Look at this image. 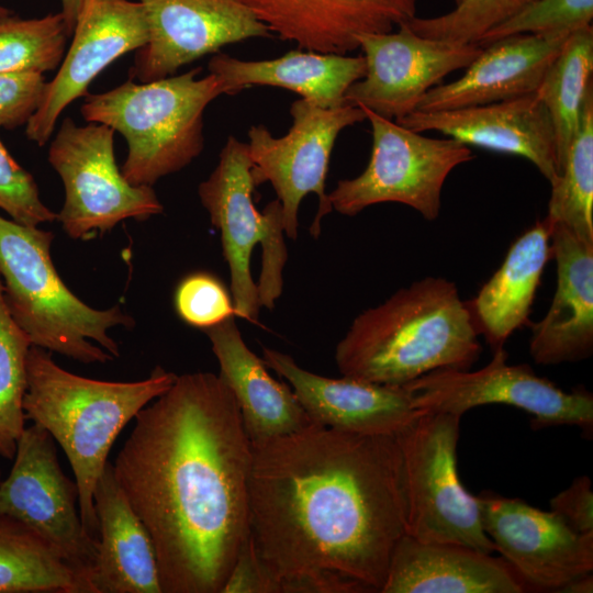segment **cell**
I'll use <instances>...</instances> for the list:
<instances>
[{
  "label": "cell",
  "instance_id": "74e56055",
  "mask_svg": "<svg viewBox=\"0 0 593 593\" xmlns=\"http://www.w3.org/2000/svg\"><path fill=\"white\" fill-rule=\"evenodd\" d=\"M550 508L578 533H593L591 479L588 475L575 478L567 489L550 500Z\"/></svg>",
  "mask_w": 593,
  "mask_h": 593
},
{
  "label": "cell",
  "instance_id": "1f68e13d",
  "mask_svg": "<svg viewBox=\"0 0 593 593\" xmlns=\"http://www.w3.org/2000/svg\"><path fill=\"white\" fill-rule=\"evenodd\" d=\"M32 344L12 317L0 277V456L13 459L25 428L23 399L26 360Z\"/></svg>",
  "mask_w": 593,
  "mask_h": 593
},
{
  "label": "cell",
  "instance_id": "f35d334b",
  "mask_svg": "<svg viewBox=\"0 0 593 593\" xmlns=\"http://www.w3.org/2000/svg\"><path fill=\"white\" fill-rule=\"evenodd\" d=\"M60 2H61L60 12L63 13L65 22H66L67 33L69 36H71L82 0H60Z\"/></svg>",
  "mask_w": 593,
  "mask_h": 593
},
{
  "label": "cell",
  "instance_id": "8d00e7d4",
  "mask_svg": "<svg viewBox=\"0 0 593 593\" xmlns=\"http://www.w3.org/2000/svg\"><path fill=\"white\" fill-rule=\"evenodd\" d=\"M43 74H0V128L26 125L42 99Z\"/></svg>",
  "mask_w": 593,
  "mask_h": 593
},
{
  "label": "cell",
  "instance_id": "836d02e7",
  "mask_svg": "<svg viewBox=\"0 0 593 593\" xmlns=\"http://www.w3.org/2000/svg\"><path fill=\"white\" fill-rule=\"evenodd\" d=\"M592 19L593 0H535L484 33L477 44L517 34H571L592 25Z\"/></svg>",
  "mask_w": 593,
  "mask_h": 593
},
{
  "label": "cell",
  "instance_id": "5bb4252c",
  "mask_svg": "<svg viewBox=\"0 0 593 593\" xmlns=\"http://www.w3.org/2000/svg\"><path fill=\"white\" fill-rule=\"evenodd\" d=\"M396 27L395 32L357 37L366 71L345 94V104L395 121L414 112L429 89L448 74L466 68L482 49L473 43L421 36L404 22Z\"/></svg>",
  "mask_w": 593,
  "mask_h": 593
},
{
  "label": "cell",
  "instance_id": "2e32d148",
  "mask_svg": "<svg viewBox=\"0 0 593 593\" xmlns=\"http://www.w3.org/2000/svg\"><path fill=\"white\" fill-rule=\"evenodd\" d=\"M148 36L147 16L137 0H82L71 44L25 125L26 137L44 146L63 111L88 94V87L103 69L143 47Z\"/></svg>",
  "mask_w": 593,
  "mask_h": 593
},
{
  "label": "cell",
  "instance_id": "f1b7e54d",
  "mask_svg": "<svg viewBox=\"0 0 593 593\" xmlns=\"http://www.w3.org/2000/svg\"><path fill=\"white\" fill-rule=\"evenodd\" d=\"M592 75L593 27L589 25L569 35L535 92L552 123L559 170L593 94Z\"/></svg>",
  "mask_w": 593,
  "mask_h": 593
},
{
  "label": "cell",
  "instance_id": "ab89813d",
  "mask_svg": "<svg viewBox=\"0 0 593 593\" xmlns=\"http://www.w3.org/2000/svg\"><path fill=\"white\" fill-rule=\"evenodd\" d=\"M559 592L563 593H592L593 575L592 572L582 574L567 583Z\"/></svg>",
  "mask_w": 593,
  "mask_h": 593
},
{
  "label": "cell",
  "instance_id": "7c38bea8",
  "mask_svg": "<svg viewBox=\"0 0 593 593\" xmlns=\"http://www.w3.org/2000/svg\"><path fill=\"white\" fill-rule=\"evenodd\" d=\"M504 348L479 370L437 369L405 384L418 412L462 416L488 404L515 406L533 415L535 428L570 425L593 432V395L563 391L528 365H507Z\"/></svg>",
  "mask_w": 593,
  "mask_h": 593
},
{
  "label": "cell",
  "instance_id": "cb8c5ba5",
  "mask_svg": "<svg viewBox=\"0 0 593 593\" xmlns=\"http://www.w3.org/2000/svg\"><path fill=\"white\" fill-rule=\"evenodd\" d=\"M220 365V378L238 405L251 444L299 432L313 422L291 387L272 378L244 342L235 316L204 329Z\"/></svg>",
  "mask_w": 593,
  "mask_h": 593
},
{
  "label": "cell",
  "instance_id": "ba28073f",
  "mask_svg": "<svg viewBox=\"0 0 593 593\" xmlns=\"http://www.w3.org/2000/svg\"><path fill=\"white\" fill-rule=\"evenodd\" d=\"M460 416L421 412L396 434L407 500L406 534L427 542H451L495 551L485 534L477 496L457 468Z\"/></svg>",
  "mask_w": 593,
  "mask_h": 593
},
{
  "label": "cell",
  "instance_id": "3957f363",
  "mask_svg": "<svg viewBox=\"0 0 593 593\" xmlns=\"http://www.w3.org/2000/svg\"><path fill=\"white\" fill-rule=\"evenodd\" d=\"M478 335L457 286L427 277L360 313L335 360L343 376L405 385L437 369H470L481 354Z\"/></svg>",
  "mask_w": 593,
  "mask_h": 593
},
{
  "label": "cell",
  "instance_id": "4316f807",
  "mask_svg": "<svg viewBox=\"0 0 593 593\" xmlns=\"http://www.w3.org/2000/svg\"><path fill=\"white\" fill-rule=\"evenodd\" d=\"M551 225L544 219L510 247L503 264L467 303L478 334L492 351L528 322L550 250Z\"/></svg>",
  "mask_w": 593,
  "mask_h": 593
},
{
  "label": "cell",
  "instance_id": "30bf717a",
  "mask_svg": "<svg viewBox=\"0 0 593 593\" xmlns=\"http://www.w3.org/2000/svg\"><path fill=\"white\" fill-rule=\"evenodd\" d=\"M88 123L64 119L48 148V161L65 192L56 220L75 239L110 231L126 219L146 220L164 211L150 186L131 184L122 175L114 157L115 131Z\"/></svg>",
  "mask_w": 593,
  "mask_h": 593
},
{
  "label": "cell",
  "instance_id": "4fadbf2b",
  "mask_svg": "<svg viewBox=\"0 0 593 593\" xmlns=\"http://www.w3.org/2000/svg\"><path fill=\"white\" fill-rule=\"evenodd\" d=\"M77 504V484L64 474L54 438L36 424L25 427L16 443L12 469L0 481V514L42 538L91 588L98 538L86 530Z\"/></svg>",
  "mask_w": 593,
  "mask_h": 593
},
{
  "label": "cell",
  "instance_id": "ffe728a7",
  "mask_svg": "<svg viewBox=\"0 0 593 593\" xmlns=\"http://www.w3.org/2000/svg\"><path fill=\"white\" fill-rule=\"evenodd\" d=\"M280 40L310 52L358 48L357 37L385 33L415 16L417 0H237Z\"/></svg>",
  "mask_w": 593,
  "mask_h": 593
},
{
  "label": "cell",
  "instance_id": "7a4b0ae2",
  "mask_svg": "<svg viewBox=\"0 0 593 593\" xmlns=\"http://www.w3.org/2000/svg\"><path fill=\"white\" fill-rule=\"evenodd\" d=\"M250 463L220 376H177L137 413L113 469L152 538L161 593L223 592L249 537Z\"/></svg>",
  "mask_w": 593,
  "mask_h": 593
},
{
  "label": "cell",
  "instance_id": "e0dca14e",
  "mask_svg": "<svg viewBox=\"0 0 593 593\" xmlns=\"http://www.w3.org/2000/svg\"><path fill=\"white\" fill-rule=\"evenodd\" d=\"M137 1L145 10L149 36L130 69L134 81L163 79L225 45L272 36L237 0Z\"/></svg>",
  "mask_w": 593,
  "mask_h": 593
},
{
  "label": "cell",
  "instance_id": "ac0fdd59",
  "mask_svg": "<svg viewBox=\"0 0 593 593\" xmlns=\"http://www.w3.org/2000/svg\"><path fill=\"white\" fill-rule=\"evenodd\" d=\"M396 123L416 132L434 131L467 146L528 159L553 182L559 161L549 113L536 96L440 111H414Z\"/></svg>",
  "mask_w": 593,
  "mask_h": 593
},
{
  "label": "cell",
  "instance_id": "7402d4cb",
  "mask_svg": "<svg viewBox=\"0 0 593 593\" xmlns=\"http://www.w3.org/2000/svg\"><path fill=\"white\" fill-rule=\"evenodd\" d=\"M557 288L545 317L533 325L529 351L536 363L558 365L593 351V244L562 225L551 226Z\"/></svg>",
  "mask_w": 593,
  "mask_h": 593
},
{
  "label": "cell",
  "instance_id": "9a60e30c",
  "mask_svg": "<svg viewBox=\"0 0 593 593\" xmlns=\"http://www.w3.org/2000/svg\"><path fill=\"white\" fill-rule=\"evenodd\" d=\"M477 496L482 527L528 591L559 592L593 571V533L574 530L559 514L492 492Z\"/></svg>",
  "mask_w": 593,
  "mask_h": 593
},
{
  "label": "cell",
  "instance_id": "6da1fadb",
  "mask_svg": "<svg viewBox=\"0 0 593 593\" xmlns=\"http://www.w3.org/2000/svg\"><path fill=\"white\" fill-rule=\"evenodd\" d=\"M248 502L271 593H381L406 534L398 437L312 423L251 444Z\"/></svg>",
  "mask_w": 593,
  "mask_h": 593
},
{
  "label": "cell",
  "instance_id": "4dcf8cb0",
  "mask_svg": "<svg viewBox=\"0 0 593 593\" xmlns=\"http://www.w3.org/2000/svg\"><path fill=\"white\" fill-rule=\"evenodd\" d=\"M69 35L61 12L37 19L0 16V74H43L59 67Z\"/></svg>",
  "mask_w": 593,
  "mask_h": 593
},
{
  "label": "cell",
  "instance_id": "d4e9b609",
  "mask_svg": "<svg viewBox=\"0 0 593 593\" xmlns=\"http://www.w3.org/2000/svg\"><path fill=\"white\" fill-rule=\"evenodd\" d=\"M98 548L93 593H161L152 538L107 462L93 492Z\"/></svg>",
  "mask_w": 593,
  "mask_h": 593
},
{
  "label": "cell",
  "instance_id": "d6a6232c",
  "mask_svg": "<svg viewBox=\"0 0 593 593\" xmlns=\"http://www.w3.org/2000/svg\"><path fill=\"white\" fill-rule=\"evenodd\" d=\"M535 0H461L451 11L433 18L413 16L404 23L421 36L477 44L495 25Z\"/></svg>",
  "mask_w": 593,
  "mask_h": 593
},
{
  "label": "cell",
  "instance_id": "60d3db41",
  "mask_svg": "<svg viewBox=\"0 0 593 593\" xmlns=\"http://www.w3.org/2000/svg\"><path fill=\"white\" fill-rule=\"evenodd\" d=\"M9 14H11V11L9 9L0 5V16H5V15H9Z\"/></svg>",
  "mask_w": 593,
  "mask_h": 593
},
{
  "label": "cell",
  "instance_id": "7bdbcfd3",
  "mask_svg": "<svg viewBox=\"0 0 593 593\" xmlns=\"http://www.w3.org/2000/svg\"><path fill=\"white\" fill-rule=\"evenodd\" d=\"M0 481H1V470H0Z\"/></svg>",
  "mask_w": 593,
  "mask_h": 593
},
{
  "label": "cell",
  "instance_id": "5b68a950",
  "mask_svg": "<svg viewBox=\"0 0 593 593\" xmlns=\"http://www.w3.org/2000/svg\"><path fill=\"white\" fill-rule=\"evenodd\" d=\"M195 67L148 82L128 79L100 93L87 94L81 115L121 133L127 154L121 172L134 186H153L197 158L204 146L203 114L219 96L222 81Z\"/></svg>",
  "mask_w": 593,
  "mask_h": 593
},
{
  "label": "cell",
  "instance_id": "52a82bcc",
  "mask_svg": "<svg viewBox=\"0 0 593 593\" xmlns=\"http://www.w3.org/2000/svg\"><path fill=\"white\" fill-rule=\"evenodd\" d=\"M253 167L248 144L231 135L198 194L221 232L235 316L257 323L260 307L272 309L281 295L287 250L280 201L262 212L254 204Z\"/></svg>",
  "mask_w": 593,
  "mask_h": 593
},
{
  "label": "cell",
  "instance_id": "f546056e",
  "mask_svg": "<svg viewBox=\"0 0 593 593\" xmlns=\"http://www.w3.org/2000/svg\"><path fill=\"white\" fill-rule=\"evenodd\" d=\"M551 186L546 221L593 244V94Z\"/></svg>",
  "mask_w": 593,
  "mask_h": 593
},
{
  "label": "cell",
  "instance_id": "277c9868",
  "mask_svg": "<svg viewBox=\"0 0 593 593\" xmlns=\"http://www.w3.org/2000/svg\"><path fill=\"white\" fill-rule=\"evenodd\" d=\"M177 376L156 367L135 382L94 380L59 367L46 349L32 345L26 360L23 410L63 448L75 475L86 530L98 538L93 492L113 443L125 425L166 392Z\"/></svg>",
  "mask_w": 593,
  "mask_h": 593
},
{
  "label": "cell",
  "instance_id": "9c48e42d",
  "mask_svg": "<svg viewBox=\"0 0 593 593\" xmlns=\"http://www.w3.org/2000/svg\"><path fill=\"white\" fill-rule=\"evenodd\" d=\"M360 108L372 130L370 160L356 178L338 181L328 194L332 209L354 216L373 204L398 202L436 220L443 186L454 168L473 159L470 147L450 137H427Z\"/></svg>",
  "mask_w": 593,
  "mask_h": 593
},
{
  "label": "cell",
  "instance_id": "d6986e66",
  "mask_svg": "<svg viewBox=\"0 0 593 593\" xmlns=\"http://www.w3.org/2000/svg\"><path fill=\"white\" fill-rule=\"evenodd\" d=\"M262 354L266 366L289 382L313 423L361 435H396L421 413L405 385L328 378L301 368L281 351L264 347Z\"/></svg>",
  "mask_w": 593,
  "mask_h": 593
},
{
  "label": "cell",
  "instance_id": "8992f818",
  "mask_svg": "<svg viewBox=\"0 0 593 593\" xmlns=\"http://www.w3.org/2000/svg\"><path fill=\"white\" fill-rule=\"evenodd\" d=\"M52 232L0 215V277L7 305L32 345L74 360L107 362L120 356L108 329L131 327L119 306L97 310L78 299L51 257Z\"/></svg>",
  "mask_w": 593,
  "mask_h": 593
},
{
  "label": "cell",
  "instance_id": "83f0119b",
  "mask_svg": "<svg viewBox=\"0 0 593 593\" xmlns=\"http://www.w3.org/2000/svg\"><path fill=\"white\" fill-rule=\"evenodd\" d=\"M0 593H92L48 544L0 514Z\"/></svg>",
  "mask_w": 593,
  "mask_h": 593
},
{
  "label": "cell",
  "instance_id": "44dd1931",
  "mask_svg": "<svg viewBox=\"0 0 593 593\" xmlns=\"http://www.w3.org/2000/svg\"><path fill=\"white\" fill-rule=\"evenodd\" d=\"M570 34H517L491 42L458 79L439 83L415 111L481 105L532 94Z\"/></svg>",
  "mask_w": 593,
  "mask_h": 593
},
{
  "label": "cell",
  "instance_id": "e575fe53",
  "mask_svg": "<svg viewBox=\"0 0 593 593\" xmlns=\"http://www.w3.org/2000/svg\"><path fill=\"white\" fill-rule=\"evenodd\" d=\"M175 310L187 324L206 329L235 316L233 300L223 283L208 272L184 277L175 291Z\"/></svg>",
  "mask_w": 593,
  "mask_h": 593
},
{
  "label": "cell",
  "instance_id": "603a6c76",
  "mask_svg": "<svg viewBox=\"0 0 593 593\" xmlns=\"http://www.w3.org/2000/svg\"><path fill=\"white\" fill-rule=\"evenodd\" d=\"M526 584L502 557L451 542L398 541L381 593H523Z\"/></svg>",
  "mask_w": 593,
  "mask_h": 593
},
{
  "label": "cell",
  "instance_id": "d590c367",
  "mask_svg": "<svg viewBox=\"0 0 593 593\" xmlns=\"http://www.w3.org/2000/svg\"><path fill=\"white\" fill-rule=\"evenodd\" d=\"M0 209L27 226L56 220V214L42 202L33 176L16 163L1 141Z\"/></svg>",
  "mask_w": 593,
  "mask_h": 593
},
{
  "label": "cell",
  "instance_id": "8fae6325",
  "mask_svg": "<svg viewBox=\"0 0 593 593\" xmlns=\"http://www.w3.org/2000/svg\"><path fill=\"white\" fill-rule=\"evenodd\" d=\"M290 114L292 125L281 137H275L262 124L248 130L251 174L256 186L271 183L282 206L284 233L291 239L298 237L302 199L316 193L318 210L310 232L317 237L321 221L333 210L325 180L335 141L344 128L363 121L366 115L360 107L324 109L302 98L291 104Z\"/></svg>",
  "mask_w": 593,
  "mask_h": 593
},
{
  "label": "cell",
  "instance_id": "b9f144b4",
  "mask_svg": "<svg viewBox=\"0 0 593 593\" xmlns=\"http://www.w3.org/2000/svg\"><path fill=\"white\" fill-rule=\"evenodd\" d=\"M454 1H455L456 3H458V2L461 1V0H454Z\"/></svg>",
  "mask_w": 593,
  "mask_h": 593
},
{
  "label": "cell",
  "instance_id": "484cf974",
  "mask_svg": "<svg viewBox=\"0 0 593 593\" xmlns=\"http://www.w3.org/2000/svg\"><path fill=\"white\" fill-rule=\"evenodd\" d=\"M209 74L216 76L225 94H236L250 86H272L291 90L324 109L345 104L348 88L366 71L363 56L290 51L268 60H240L224 53L212 56Z\"/></svg>",
  "mask_w": 593,
  "mask_h": 593
}]
</instances>
